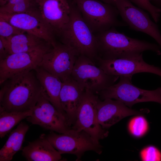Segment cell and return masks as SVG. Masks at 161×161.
<instances>
[{
  "mask_svg": "<svg viewBox=\"0 0 161 161\" xmlns=\"http://www.w3.org/2000/svg\"><path fill=\"white\" fill-rule=\"evenodd\" d=\"M119 78L117 83L97 94L101 100L106 99L119 100L130 108L135 104L142 102H153L161 104V87L152 90L143 89L133 85L129 78L120 76Z\"/></svg>",
  "mask_w": 161,
  "mask_h": 161,
  "instance_id": "8992f818",
  "label": "cell"
},
{
  "mask_svg": "<svg viewBox=\"0 0 161 161\" xmlns=\"http://www.w3.org/2000/svg\"><path fill=\"white\" fill-rule=\"evenodd\" d=\"M99 99L97 94L85 89L77 112L75 122L71 128L85 131L99 142L107 137L109 133L103 128L98 121L97 105Z\"/></svg>",
  "mask_w": 161,
  "mask_h": 161,
  "instance_id": "ba28073f",
  "label": "cell"
},
{
  "mask_svg": "<svg viewBox=\"0 0 161 161\" xmlns=\"http://www.w3.org/2000/svg\"><path fill=\"white\" fill-rule=\"evenodd\" d=\"M60 38L61 43L74 48L80 55L94 61L98 58L95 35L83 20L74 1L69 23Z\"/></svg>",
  "mask_w": 161,
  "mask_h": 161,
  "instance_id": "3957f363",
  "label": "cell"
},
{
  "mask_svg": "<svg viewBox=\"0 0 161 161\" xmlns=\"http://www.w3.org/2000/svg\"><path fill=\"white\" fill-rule=\"evenodd\" d=\"M142 115H138L131 118L128 124L129 133L134 137H141L144 136L149 129L148 123Z\"/></svg>",
  "mask_w": 161,
  "mask_h": 161,
  "instance_id": "603a6c76",
  "label": "cell"
},
{
  "mask_svg": "<svg viewBox=\"0 0 161 161\" xmlns=\"http://www.w3.org/2000/svg\"><path fill=\"white\" fill-rule=\"evenodd\" d=\"M22 0H9L5 5L0 7H3L4 8L8 7L20 2Z\"/></svg>",
  "mask_w": 161,
  "mask_h": 161,
  "instance_id": "f1b7e54d",
  "label": "cell"
},
{
  "mask_svg": "<svg viewBox=\"0 0 161 161\" xmlns=\"http://www.w3.org/2000/svg\"><path fill=\"white\" fill-rule=\"evenodd\" d=\"M97 42L98 57L111 60L139 55L146 51L161 54L157 45L130 37L114 27L95 34Z\"/></svg>",
  "mask_w": 161,
  "mask_h": 161,
  "instance_id": "7a4b0ae2",
  "label": "cell"
},
{
  "mask_svg": "<svg viewBox=\"0 0 161 161\" xmlns=\"http://www.w3.org/2000/svg\"><path fill=\"white\" fill-rule=\"evenodd\" d=\"M9 0H0V6L2 7L5 5Z\"/></svg>",
  "mask_w": 161,
  "mask_h": 161,
  "instance_id": "4dcf8cb0",
  "label": "cell"
},
{
  "mask_svg": "<svg viewBox=\"0 0 161 161\" xmlns=\"http://www.w3.org/2000/svg\"><path fill=\"white\" fill-rule=\"evenodd\" d=\"M29 126L21 122L10 134L9 137L0 150V161L11 160L14 155L22 150V146Z\"/></svg>",
  "mask_w": 161,
  "mask_h": 161,
  "instance_id": "44dd1931",
  "label": "cell"
},
{
  "mask_svg": "<svg viewBox=\"0 0 161 161\" xmlns=\"http://www.w3.org/2000/svg\"><path fill=\"white\" fill-rule=\"evenodd\" d=\"M22 154L28 161H58L61 155L43 134L22 149Z\"/></svg>",
  "mask_w": 161,
  "mask_h": 161,
  "instance_id": "d6986e66",
  "label": "cell"
},
{
  "mask_svg": "<svg viewBox=\"0 0 161 161\" xmlns=\"http://www.w3.org/2000/svg\"><path fill=\"white\" fill-rule=\"evenodd\" d=\"M26 119L32 124L60 134L66 133L71 129L65 117L41 94L32 109V114Z\"/></svg>",
  "mask_w": 161,
  "mask_h": 161,
  "instance_id": "9a60e30c",
  "label": "cell"
},
{
  "mask_svg": "<svg viewBox=\"0 0 161 161\" xmlns=\"http://www.w3.org/2000/svg\"><path fill=\"white\" fill-rule=\"evenodd\" d=\"M10 54L2 41L0 39V61L4 59Z\"/></svg>",
  "mask_w": 161,
  "mask_h": 161,
  "instance_id": "83f0119b",
  "label": "cell"
},
{
  "mask_svg": "<svg viewBox=\"0 0 161 161\" xmlns=\"http://www.w3.org/2000/svg\"><path fill=\"white\" fill-rule=\"evenodd\" d=\"M40 13L55 36L60 38L69 21L73 0H36Z\"/></svg>",
  "mask_w": 161,
  "mask_h": 161,
  "instance_id": "4fadbf2b",
  "label": "cell"
},
{
  "mask_svg": "<svg viewBox=\"0 0 161 161\" xmlns=\"http://www.w3.org/2000/svg\"><path fill=\"white\" fill-rule=\"evenodd\" d=\"M79 55L70 46L57 42L44 55L38 66L58 77L63 81L71 77Z\"/></svg>",
  "mask_w": 161,
  "mask_h": 161,
  "instance_id": "9c48e42d",
  "label": "cell"
},
{
  "mask_svg": "<svg viewBox=\"0 0 161 161\" xmlns=\"http://www.w3.org/2000/svg\"><path fill=\"white\" fill-rule=\"evenodd\" d=\"M0 39L10 55L31 51L51 45L44 39L26 32L6 38L0 36Z\"/></svg>",
  "mask_w": 161,
  "mask_h": 161,
  "instance_id": "ffe728a7",
  "label": "cell"
},
{
  "mask_svg": "<svg viewBox=\"0 0 161 161\" xmlns=\"http://www.w3.org/2000/svg\"><path fill=\"white\" fill-rule=\"evenodd\" d=\"M97 65L107 74L124 76L131 80L133 75L141 72H148L161 78V69L145 62L143 53L138 55L111 60H103L98 57L95 61Z\"/></svg>",
  "mask_w": 161,
  "mask_h": 161,
  "instance_id": "30bf717a",
  "label": "cell"
},
{
  "mask_svg": "<svg viewBox=\"0 0 161 161\" xmlns=\"http://www.w3.org/2000/svg\"><path fill=\"white\" fill-rule=\"evenodd\" d=\"M114 4L123 21L130 29L149 35L161 47V34L158 27L147 13L134 6L129 0H114Z\"/></svg>",
  "mask_w": 161,
  "mask_h": 161,
  "instance_id": "8fae6325",
  "label": "cell"
},
{
  "mask_svg": "<svg viewBox=\"0 0 161 161\" xmlns=\"http://www.w3.org/2000/svg\"><path fill=\"white\" fill-rule=\"evenodd\" d=\"M154 1L159 3V4H161V0H151Z\"/></svg>",
  "mask_w": 161,
  "mask_h": 161,
  "instance_id": "1f68e13d",
  "label": "cell"
},
{
  "mask_svg": "<svg viewBox=\"0 0 161 161\" xmlns=\"http://www.w3.org/2000/svg\"><path fill=\"white\" fill-rule=\"evenodd\" d=\"M0 110L23 112L35 106L41 95L35 70L13 76L0 85Z\"/></svg>",
  "mask_w": 161,
  "mask_h": 161,
  "instance_id": "6da1fadb",
  "label": "cell"
},
{
  "mask_svg": "<svg viewBox=\"0 0 161 161\" xmlns=\"http://www.w3.org/2000/svg\"><path fill=\"white\" fill-rule=\"evenodd\" d=\"M32 109L23 112L0 110V137H4L16 125L31 115Z\"/></svg>",
  "mask_w": 161,
  "mask_h": 161,
  "instance_id": "7402d4cb",
  "label": "cell"
},
{
  "mask_svg": "<svg viewBox=\"0 0 161 161\" xmlns=\"http://www.w3.org/2000/svg\"><path fill=\"white\" fill-rule=\"evenodd\" d=\"M24 32L0 18V36L6 38Z\"/></svg>",
  "mask_w": 161,
  "mask_h": 161,
  "instance_id": "4316f807",
  "label": "cell"
},
{
  "mask_svg": "<svg viewBox=\"0 0 161 161\" xmlns=\"http://www.w3.org/2000/svg\"><path fill=\"white\" fill-rule=\"evenodd\" d=\"M0 18L23 31L44 39L52 46L57 42L55 35L43 18L38 9L20 13H0Z\"/></svg>",
  "mask_w": 161,
  "mask_h": 161,
  "instance_id": "5bb4252c",
  "label": "cell"
},
{
  "mask_svg": "<svg viewBox=\"0 0 161 161\" xmlns=\"http://www.w3.org/2000/svg\"><path fill=\"white\" fill-rule=\"evenodd\" d=\"M52 47L49 45L31 51L12 54L0 61V85L13 76L35 70Z\"/></svg>",
  "mask_w": 161,
  "mask_h": 161,
  "instance_id": "7c38bea8",
  "label": "cell"
},
{
  "mask_svg": "<svg viewBox=\"0 0 161 161\" xmlns=\"http://www.w3.org/2000/svg\"><path fill=\"white\" fill-rule=\"evenodd\" d=\"M85 90L71 76L62 81L60 101L67 125L71 128L75 122L77 112Z\"/></svg>",
  "mask_w": 161,
  "mask_h": 161,
  "instance_id": "e0dca14e",
  "label": "cell"
},
{
  "mask_svg": "<svg viewBox=\"0 0 161 161\" xmlns=\"http://www.w3.org/2000/svg\"><path fill=\"white\" fill-rule=\"evenodd\" d=\"M59 134L51 131L46 137L61 154L74 155L77 157L76 161H78L87 151H92L99 154L102 152V146L99 142L83 131L71 128L66 133Z\"/></svg>",
  "mask_w": 161,
  "mask_h": 161,
  "instance_id": "5b68a950",
  "label": "cell"
},
{
  "mask_svg": "<svg viewBox=\"0 0 161 161\" xmlns=\"http://www.w3.org/2000/svg\"><path fill=\"white\" fill-rule=\"evenodd\" d=\"M81 15L92 32L96 34L116 27L127 26L119 21L114 5L99 0H73Z\"/></svg>",
  "mask_w": 161,
  "mask_h": 161,
  "instance_id": "277c9868",
  "label": "cell"
},
{
  "mask_svg": "<svg viewBox=\"0 0 161 161\" xmlns=\"http://www.w3.org/2000/svg\"><path fill=\"white\" fill-rule=\"evenodd\" d=\"M140 156L143 161H161V152L153 145H149L143 148L140 152Z\"/></svg>",
  "mask_w": 161,
  "mask_h": 161,
  "instance_id": "484cf974",
  "label": "cell"
},
{
  "mask_svg": "<svg viewBox=\"0 0 161 161\" xmlns=\"http://www.w3.org/2000/svg\"><path fill=\"white\" fill-rule=\"evenodd\" d=\"M38 9L36 0H23L8 7H0V13L13 14L28 12Z\"/></svg>",
  "mask_w": 161,
  "mask_h": 161,
  "instance_id": "cb8c5ba5",
  "label": "cell"
},
{
  "mask_svg": "<svg viewBox=\"0 0 161 161\" xmlns=\"http://www.w3.org/2000/svg\"><path fill=\"white\" fill-rule=\"evenodd\" d=\"M142 9L148 11L150 14L155 22L159 20L161 9L152 4L150 0H129Z\"/></svg>",
  "mask_w": 161,
  "mask_h": 161,
  "instance_id": "d4e9b609",
  "label": "cell"
},
{
  "mask_svg": "<svg viewBox=\"0 0 161 161\" xmlns=\"http://www.w3.org/2000/svg\"><path fill=\"white\" fill-rule=\"evenodd\" d=\"M71 76L85 89L96 94L114 84L119 78L106 74L93 60L81 55L76 61Z\"/></svg>",
  "mask_w": 161,
  "mask_h": 161,
  "instance_id": "52a82bcc",
  "label": "cell"
},
{
  "mask_svg": "<svg viewBox=\"0 0 161 161\" xmlns=\"http://www.w3.org/2000/svg\"><path fill=\"white\" fill-rule=\"evenodd\" d=\"M149 112L147 108L139 110L131 109L120 101L106 99H99L97 105V118L99 123L106 129L123 118L134 115H142Z\"/></svg>",
  "mask_w": 161,
  "mask_h": 161,
  "instance_id": "2e32d148",
  "label": "cell"
},
{
  "mask_svg": "<svg viewBox=\"0 0 161 161\" xmlns=\"http://www.w3.org/2000/svg\"><path fill=\"white\" fill-rule=\"evenodd\" d=\"M35 70L41 84V95L49 101L66 119L60 99L62 81L58 77L39 66Z\"/></svg>",
  "mask_w": 161,
  "mask_h": 161,
  "instance_id": "ac0fdd59",
  "label": "cell"
},
{
  "mask_svg": "<svg viewBox=\"0 0 161 161\" xmlns=\"http://www.w3.org/2000/svg\"><path fill=\"white\" fill-rule=\"evenodd\" d=\"M105 3L113 5L115 6L114 0H99Z\"/></svg>",
  "mask_w": 161,
  "mask_h": 161,
  "instance_id": "f546056e",
  "label": "cell"
}]
</instances>
